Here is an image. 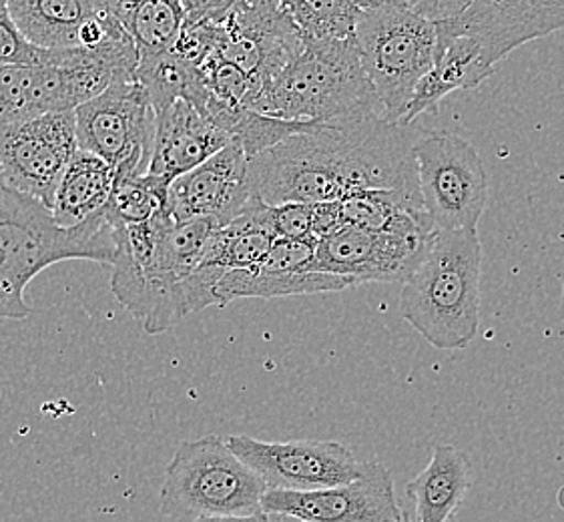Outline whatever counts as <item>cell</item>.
Segmentation results:
<instances>
[{"mask_svg":"<svg viewBox=\"0 0 564 522\" xmlns=\"http://www.w3.org/2000/svg\"><path fill=\"white\" fill-rule=\"evenodd\" d=\"M412 126L366 115L288 137L249 157L253 197L270 207L329 204L364 189L420 195Z\"/></svg>","mask_w":564,"mask_h":522,"instance_id":"obj_1","label":"cell"},{"mask_svg":"<svg viewBox=\"0 0 564 522\" xmlns=\"http://www.w3.org/2000/svg\"><path fill=\"white\" fill-rule=\"evenodd\" d=\"M115 255L113 229L105 209L77 228H61L43 202L0 187V318L33 314L24 292L48 265L67 260L113 265Z\"/></svg>","mask_w":564,"mask_h":522,"instance_id":"obj_2","label":"cell"},{"mask_svg":"<svg viewBox=\"0 0 564 522\" xmlns=\"http://www.w3.org/2000/svg\"><path fill=\"white\" fill-rule=\"evenodd\" d=\"M482 246L476 229L434 231L400 295V314L438 350H463L480 328Z\"/></svg>","mask_w":564,"mask_h":522,"instance_id":"obj_3","label":"cell"},{"mask_svg":"<svg viewBox=\"0 0 564 522\" xmlns=\"http://www.w3.org/2000/svg\"><path fill=\"white\" fill-rule=\"evenodd\" d=\"M248 109L283 121L312 123H336L366 115L384 117L356 36L348 41L304 39L300 55L261 85Z\"/></svg>","mask_w":564,"mask_h":522,"instance_id":"obj_4","label":"cell"},{"mask_svg":"<svg viewBox=\"0 0 564 522\" xmlns=\"http://www.w3.org/2000/svg\"><path fill=\"white\" fill-rule=\"evenodd\" d=\"M263 478L234 455L226 438L207 434L177 446L159 490L161 512L175 521L249 516L261 511Z\"/></svg>","mask_w":564,"mask_h":522,"instance_id":"obj_5","label":"cell"},{"mask_svg":"<svg viewBox=\"0 0 564 522\" xmlns=\"http://www.w3.org/2000/svg\"><path fill=\"white\" fill-rule=\"evenodd\" d=\"M361 63L386 121L402 123L417 83L436 63L438 29L404 4L361 11L356 26Z\"/></svg>","mask_w":564,"mask_h":522,"instance_id":"obj_6","label":"cell"},{"mask_svg":"<svg viewBox=\"0 0 564 522\" xmlns=\"http://www.w3.org/2000/svg\"><path fill=\"white\" fill-rule=\"evenodd\" d=\"M434 231L426 209L404 211L384 231L338 229L317 241L314 272L344 275L356 285L406 284Z\"/></svg>","mask_w":564,"mask_h":522,"instance_id":"obj_7","label":"cell"},{"mask_svg":"<svg viewBox=\"0 0 564 522\" xmlns=\"http://www.w3.org/2000/svg\"><path fill=\"white\" fill-rule=\"evenodd\" d=\"M422 202L434 229H476L488 204V175L463 137H420L414 145Z\"/></svg>","mask_w":564,"mask_h":522,"instance_id":"obj_8","label":"cell"},{"mask_svg":"<svg viewBox=\"0 0 564 522\" xmlns=\"http://www.w3.org/2000/svg\"><path fill=\"white\" fill-rule=\"evenodd\" d=\"M79 149L113 165L117 175H148L158 113L137 80H119L75 111Z\"/></svg>","mask_w":564,"mask_h":522,"instance_id":"obj_9","label":"cell"},{"mask_svg":"<svg viewBox=\"0 0 564 522\" xmlns=\"http://www.w3.org/2000/svg\"><path fill=\"white\" fill-rule=\"evenodd\" d=\"M75 111L0 123V187L31 195L51 209L58 182L75 153Z\"/></svg>","mask_w":564,"mask_h":522,"instance_id":"obj_10","label":"cell"},{"mask_svg":"<svg viewBox=\"0 0 564 522\" xmlns=\"http://www.w3.org/2000/svg\"><path fill=\"white\" fill-rule=\"evenodd\" d=\"M226 443L271 490L310 492L329 489L358 480L366 470V463L336 441L265 443L236 434L227 436Z\"/></svg>","mask_w":564,"mask_h":522,"instance_id":"obj_11","label":"cell"},{"mask_svg":"<svg viewBox=\"0 0 564 522\" xmlns=\"http://www.w3.org/2000/svg\"><path fill=\"white\" fill-rule=\"evenodd\" d=\"M304 48L282 0H241L217 23L215 53L263 85Z\"/></svg>","mask_w":564,"mask_h":522,"instance_id":"obj_12","label":"cell"},{"mask_svg":"<svg viewBox=\"0 0 564 522\" xmlns=\"http://www.w3.org/2000/svg\"><path fill=\"white\" fill-rule=\"evenodd\" d=\"M261 511L310 522H402L406 516L395 499L394 478L378 460H368L364 475L348 485L310 492L270 489Z\"/></svg>","mask_w":564,"mask_h":522,"instance_id":"obj_13","label":"cell"},{"mask_svg":"<svg viewBox=\"0 0 564 522\" xmlns=\"http://www.w3.org/2000/svg\"><path fill=\"white\" fill-rule=\"evenodd\" d=\"M251 199L248 153L234 139L212 160L171 183L167 216L173 221L212 219L224 228L243 214Z\"/></svg>","mask_w":564,"mask_h":522,"instance_id":"obj_14","label":"cell"},{"mask_svg":"<svg viewBox=\"0 0 564 522\" xmlns=\"http://www.w3.org/2000/svg\"><path fill=\"white\" fill-rule=\"evenodd\" d=\"M452 24L497 65L519 46L564 29V0H475Z\"/></svg>","mask_w":564,"mask_h":522,"instance_id":"obj_15","label":"cell"},{"mask_svg":"<svg viewBox=\"0 0 564 522\" xmlns=\"http://www.w3.org/2000/svg\"><path fill=\"white\" fill-rule=\"evenodd\" d=\"M231 141L234 137L214 126L192 102L180 99L158 113L148 175L171 185L181 175L212 160Z\"/></svg>","mask_w":564,"mask_h":522,"instance_id":"obj_16","label":"cell"},{"mask_svg":"<svg viewBox=\"0 0 564 522\" xmlns=\"http://www.w3.org/2000/svg\"><path fill=\"white\" fill-rule=\"evenodd\" d=\"M436 29V63L429 75L417 83L402 126H412L420 115L436 111L442 99L451 93L476 89L495 70V65L488 61L482 46L475 39L458 33L452 23H438Z\"/></svg>","mask_w":564,"mask_h":522,"instance_id":"obj_17","label":"cell"},{"mask_svg":"<svg viewBox=\"0 0 564 522\" xmlns=\"http://www.w3.org/2000/svg\"><path fill=\"white\" fill-rule=\"evenodd\" d=\"M275 239L268 205L253 197L243 214L215 231L199 268L221 282L226 273L258 265L270 253Z\"/></svg>","mask_w":564,"mask_h":522,"instance_id":"obj_18","label":"cell"},{"mask_svg":"<svg viewBox=\"0 0 564 522\" xmlns=\"http://www.w3.org/2000/svg\"><path fill=\"white\" fill-rule=\"evenodd\" d=\"M470 489V460L452 444L436 446L429 466L406 485L417 522H448Z\"/></svg>","mask_w":564,"mask_h":522,"instance_id":"obj_19","label":"cell"},{"mask_svg":"<svg viewBox=\"0 0 564 522\" xmlns=\"http://www.w3.org/2000/svg\"><path fill=\"white\" fill-rule=\"evenodd\" d=\"M117 183V170L107 161L79 149L58 182L53 217L61 228H77L102 211Z\"/></svg>","mask_w":564,"mask_h":522,"instance_id":"obj_20","label":"cell"},{"mask_svg":"<svg viewBox=\"0 0 564 522\" xmlns=\"http://www.w3.org/2000/svg\"><path fill=\"white\" fill-rule=\"evenodd\" d=\"M356 287V282L344 275L324 272H280L253 265L248 270H236L224 275L217 284L219 307L241 297H290V295H316L326 292H344Z\"/></svg>","mask_w":564,"mask_h":522,"instance_id":"obj_21","label":"cell"},{"mask_svg":"<svg viewBox=\"0 0 564 522\" xmlns=\"http://www.w3.org/2000/svg\"><path fill=\"white\" fill-rule=\"evenodd\" d=\"M11 19L31 45L46 51L77 48L95 0H11Z\"/></svg>","mask_w":564,"mask_h":522,"instance_id":"obj_22","label":"cell"},{"mask_svg":"<svg viewBox=\"0 0 564 522\" xmlns=\"http://www.w3.org/2000/svg\"><path fill=\"white\" fill-rule=\"evenodd\" d=\"M135 80L148 91L155 113H161L173 102L192 97L199 83V70L171 51L141 53Z\"/></svg>","mask_w":564,"mask_h":522,"instance_id":"obj_23","label":"cell"},{"mask_svg":"<svg viewBox=\"0 0 564 522\" xmlns=\"http://www.w3.org/2000/svg\"><path fill=\"white\" fill-rule=\"evenodd\" d=\"M170 185L151 175H117L113 195L105 207L111 226H139L167 216Z\"/></svg>","mask_w":564,"mask_h":522,"instance_id":"obj_24","label":"cell"},{"mask_svg":"<svg viewBox=\"0 0 564 522\" xmlns=\"http://www.w3.org/2000/svg\"><path fill=\"white\" fill-rule=\"evenodd\" d=\"M305 41H348L361 11L354 0H282Z\"/></svg>","mask_w":564,"mask_h":522,"instance_id":"obj_25","label":"cell"},{"mask_svg":"<svg viewBox=\"0 0 564 522\" xmlns=\"http://www.w3.org/2000/svg\"><path fill=\"white\" fill-rule=\"evenodd\" d=\"M139 53L171 51L185 26L181 0H135L124 19Z\"/></svg>","mask_w":564,"mask_h":522,"instance_id":"obj_26","label":"cell"},{"mask_svg":"<svg viewBox=\"0 0 564 522\" xmlns=\"http://www.w3.org/2000/svg\"><path fill=\"white\" fill-rule=\"evenodd\" d=\"M339 217L344 228L384 231L404 211L426 209L420 195L395 189H364L339 199Z\"/></svg>","mask_w":564,"mask_h":522,"instance_id":"obj_27","label":"cell"},{"mask_svg":"<svg viewBox=\"0 0 564 522\" xmlns=\"http://www.w3.org/2000/svg\"><path fill=\"white\" fill-rule=\"evenodd\" d=\"M199 68V77L207 93L215 101L231 107H248L249 101L260 91V85L246 70L236 67L224 57L214 53Z\"/></svg>","mask_w":564,"mask_h":522,"instance_id":"obj_28","label":"cell"},{"mask_svg":"<svg viewBox=\"0 0 564 522\" xmlns=\"http://www.w3.org/2000/svg\"><path fill=\"white\" fill-rule=\"evenodd\" d=\"M11 0H0V63L34 65L48 57L46 48L31 45L11 19Z\"/></svg>","mask_w":564,"mask_h":522,"instance_id":"obj_29","label":"cell"},{"mask_svg":"<svg viewBox=\"0 0 564 522\" xmlns=\"http://www.w3.org/2000/svg\"><path fill=\"white\" fill-rule=\"evenodd\" d=\"M268 216L278 238L317 241L314 236L316 204L268 205Z\"/></svg>","mask_w":564,"mask_h":522,"instance_id":"obj_30","label":"cell"},{"mask_svg":"<svg viewBox=\"0 0 564 522\" xmlns=\"http://www.w3.org/2000/svg\"><path fill=\"white\" fill-rule=\"evenodd\" d=\"M316 246L317 241L278 238L258 265L280 272H314Z\"/></svg>","mask_w":564,"mask_h":522,"instance_id":"obj_31","label":"cell"},{"mask_svg":"<svg viewBox=\"0 0 564 522\" xmlns=\"http://www.w3.org/2000/svg\"><path fill=\"white\" fill-rule=\"evenodd\" d=\"M195 522H268V514L258 512V514H249V516H205Z\"/></svg>","mask_w":564,"mask_h":522,"instance_id":"obj_32","label":"cell"},{"mask_svg":"<svg viewBox=\"0 0 564 522\" xmlns=\"http://www.w3.org/2000/svg\"><path fill=\"white\" fill-rule=\"evenodd\" d=\"M406 0H354V4L360 9V11H372L378 7H386V4H404Z\"/></svg>","mask_w":564,"mask_h":522,"instance_id":"obj_33","label":"cell"},{"mask_svg":"<svg viewBox=\"0 0 564 522\" xmlns=\"http://www.w3.org/2000/svg\"><path fill=\"white\" fill-rule=\"evenodd\" d=\"M268 522H310L297 516H290V514H268Z\"/></svg>","mask_w":564,"mask_h":522,"instance_id":"obj_34","label":"cell"},{"mask_svg":"<svg viewBox=\"0 0 564 522\" xmlns=\"http://www.w3.org/2000/svg\"><path fill=\"white\" fill-rule=\"evenodd\" d=\"M402 522H412V521H410V519H406V516H404V519H402Z\"/></svg>","mask_w":564,"mask_h":522,"instance_id":"obj_35","label":"cell"}]
</instances>
